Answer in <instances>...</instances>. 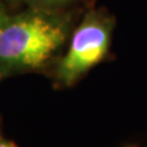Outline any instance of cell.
<instances>
[{
	"label": "cell",
	"instance_id": "cell-1",
	"mask_svg": "<svg viewBox=\"0 0 147 147\" xmlns=\"http://www.w3.org/2000/svg\"><path fill=\"white\" fill-rule=\"evenodd\" d=\"M76 22L73 9L28 7V10L10 16L0 27V68H45L68 44Z\"/></svg>",
	"mask_w": 147,
	"mask_h": 147
},
{
	"label": "cell",
	"instance_id": "cell-2",
	"mask_svg": "<svg viewBox=\"0 0 147 147\" xmlns=\"http://www.w3.org/2000/svg\"><path fill=\"white\" fill-rule=\"evenodd\" d=\"M116 19L104 8H89L76 22L67 51L57 62L55 78L63 86H72L100 63L109 51Z\"/></svg>",
	"mask_w": 147,
	"mask_h": 147
},
{
	"label": "cell",
	"instance_id": "cell-3",
	"mask_svg": "<svg viewBox=\"0 0 147 147\" xmlns=\"http://www.w3.org/2000/svg\"><path fill=\"white\" fill-rule=\"evenodd\" d=\"M28 7L42 8V9H55V10H67L74 9L73 7L83 0H24Z\"/></svg>",
	"mask_w": 147,
	"mask_h": 147
},
{
	"label": "cell",
	"instance_id": "cell-4",
	"mask_svg": "<svg viewBox=\"0 0 147 147\" xmlns=\"http://www.w3.org/2000/svg\"><path fill=\"white\" fill-rule=\"evenodd\" d=\"M9 16H10L8 14V12H7V10H5V5H3V1L0 0V27L2 26V24L8 20Z\"/></svg>",
	"mask_w": 147,
	"mask_h": 147
},
{
	"label": "cell",
	"instance_id": "cell-5",
	"mask_svg": "<svg viewBox=\"0 0 147 147\" xmlns=\"http://www.w3.org/2000/svg\"><path fill=\"white\" fill-rule=\"evenodd\" d=\"M0 147H18L12 142H1L0 141Z\"/></svg>",
	"mask_w": 147,
	"mask_h": 147
},
{
	"label": "cell",
	"instance_id": "cell-6",
	"mask_svg": "<svg viewBox=\"0 0 147 147\" xmlns=\"http://www.w3.org/2000/svg\"><path fill=\"white\" fill-rule=\"evenodd\" d=\"M1 1H14V0H1Z\"/></svg>",
	"mask_w": 147,
	"mask_h": 147
}]
</instances>
